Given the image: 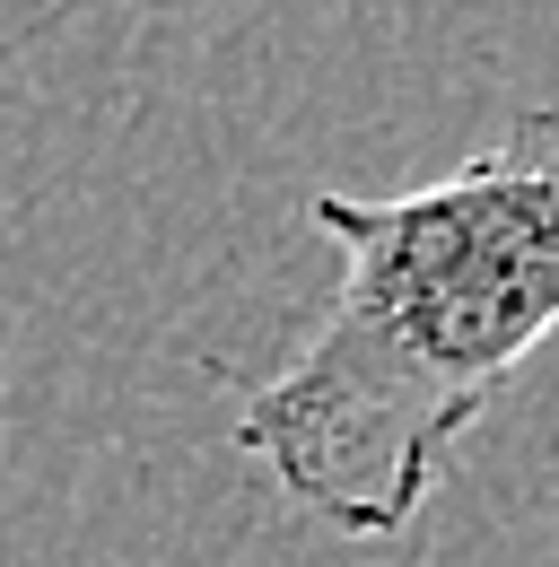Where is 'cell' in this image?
I'll list each match as a JSON object with an SVG mask.
<instances>
[{
    "label": "cell",
    "mask_w": 559,
    "mask_h": 567,
    "mask_svg": "<svg viewBox=\"0 0 559 567\" xmlns=\"http://www.w3.org/2000/svg\"><path fill=\"white\" fill-rule=\"evenodd\" d=\"M342 288L236 411V454L342 542H403L464 436L559 332V105L419 193H315Z\"/></svg>",
    "instance_id": "1"
}]
</instances>
